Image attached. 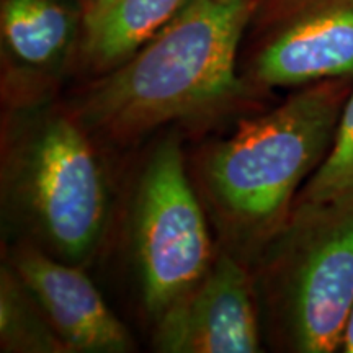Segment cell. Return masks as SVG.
Returning <instances> with one entry per match:
<instances>
[{
	"instance_id": "6da1fadb",
	"label": "cell",
	"mask_w": 353,
	"mask_h": 353,
	"mask_svg": "<svg viewBox=\"0 0 353 353\" xmlns=\"http://www.w3.org/2000/svg\"><path fill=\"white\" fill-rule=\"evenodd\" d=\"M259 0H192L68 108L97 144L130 148L172 123L203 120L250 94L239 70Z\"/></svg>"
},
{
	"instance_id": "7a4b0ae2",
	"label": "cell",
	"mask_w": 353,
	"mask_h": 353,
	"mask_svg": "<svg viewBox=\"0 0 353 353\" xmlns=\"http://www.w3.org/2000/svg\"><path fill=\"white\" fill-rule=\"evenodd\" d=\"M353 76L294 88L278 107L239 121L206 149L198 183L226 250L252 262L290 218L324 161Z\"/></svg>"
},
{
	"instance_id": "3957f363",
	"label": "cell",
	"mask_w": 353,
	"mask_h": 353,
	"mask_svg": "<svg viewBox=\"0 0 353 353\" xmlns=\"http://www.w3.org/2000/svg\"><path fill=\"white\" fill-rule=\"evenodd\" d=\"M0 188L19 241L81 267L94 257L110 216L107 174L68 105L3 112Z\"/></svg>"
},
{
	"instance_id": "277c9868",
	"label": "cell",
	"mask_w": 353,
	"mask_h": 353,
	"mask_svg": "<svg viewBox=\"0 0 353 353\" xmlns=\"http://www.w3.org/2000/svg\"><path fill=\"white\" fill-rule=\"evenodd\" d=\"M252 263L272 342L285 352H339L353 306V193L294 203Z\"/></svg>"
},
{
	"instance_id": "5b68a950",
	"label": "cell",
	"mask_w": 353,
	"mask_h": 353,
	"mask_svg": "<svg viewBox=\"0 0 353 353\" xmlns=\"http://www.w3.org/2000/svg\"><path fill=\"white\" fill-rule=\"evenodd\" d=\"M141 298L157 317L205 275L216 257L201 198L179 141H161L141 170L131 214Z\"/></svg>"
},
{
	"instance_id": "8992f818",
	"label": "cell",
	"mask_w": 353,
	"mask_h": 353,
	"mask_svg": "<svg viewBox=\"0 0 353 353\" xmlns=\"http://www.w3.org/2000/svg\"><path fill=\"white\" fill-rule=\"evenodd\" d=\"M239 70L252 95L353 76V0H259Z\"/></svg>"
},
{
	"instance_id": "52a82bcc",
	"label": "cell",
	"mask_w": 353,
	"mask_h": 353,
	"mask_svg": "<svg viewBox=\"0 0 353 353\" xmlns=\"http://www.w3.org/2000/svg\"><path fill=\"white\" fill-rule=\"evenodd\" d=\"M262 335L252 270L221 249L205 275L154 317L152 345L162 353H254Z\"/></svg>"
},
{
	"instance_id": "ba28073f",
	"label": "cell",
	"mask_w": 353,
	"mask_h": 353,
	"mask_svg": "<svg viewBox=\"0 0 353 353\" xmlns=\"http://www.w3.org/2000/svg\"><path fill=\"white\" fill-rule=\"evenodd\" d=\"M82 13L79 0H0L3 112L54 101L76 65Z\"/></svg>"
},
{
	"instance_id": "9c48e42d",
	"label": "cell",
	"mask_w": 353,
	"mask_h": 353,
	"mask_svg": "<svg viewBox=\"0 0 353 353\" xmlns=\"http://www.w3.org/2000/svg\"><path fill=\"white\" fill-rule=\"evenodd\" d=\"M7 263L23 281L69 353H130V330L113 314L81 265L52 257L39 247L17 241Z\"/></svg>"
},
{
	"instance_id": "30bf717a",
	"label": "cell",
	"mask_w": 353,
	"mask_h": 353,
	"mask_svg": "<svg viewBox=\"0 0 353 353\" xmlns=\"http://www.w3.org/2000/svg\"><path fill=\"white\" fill-rule=\"evenodd\" d=\"M192 0H90L83 3L74 70L99 77L125 63Z\"/></svg>"
},
{
	"instance_id": "8fae6325",
	"label": "cell",
	"mask_w": 353,
	"mask_h": 353,
	"mask_svg": "<svg viewBox=\"0 0 353 353\" xmlns=\"http://www.w3.org/2000/svg\"><path fill=\"white\" fill-rule=\"evenodd\" d=\"M0 352L69 353L8 263L0 270Z\"/></svg>"
},
{
	"instance_id": "7c38bea8",
	"label": "cell",
	"mask_w": 353,
	"mask_h": 353,
	"mask_svg": "<svg viewBox=\"0 0 353 353\" xmlns=\"http://www.w3.org/2000/svg\"><path fill=\"white\" fill-rule=\"evenodd\" d=\"M353 193V87L339 118L332 144L296 198L324 201Z\"/></svg>"
},
{
	"instance_id": "4fadbf2b",
	"label": "cell",
	"mask_w": 353,
	"mask_h": 353,
	"mask_svg": "<svg viewBox=\"0 0 353 353\" xmlns=\"http://www.w3.org/2000/svg\"><path fill=\"white\" fill-rule=\"evenodd\" d=\"M339 352L353 353V306L350 309V314H348L345 329H343L342 342H341V348H339Z\"/></svg>"
},
{
	"instance_id": "5bb4252c",
	"label": "cell",
	"mask_w": 353,
	"mask_h": 353,
	"mask_svg": "<svg viewBox=\"0 0 353 353\" xmlns=\"http://www.w3.org/2000/svg\"><path fill=\"white\" fill-rule=\"evenodd\" d=\"M79 2H81V3H82V6H83V3H87V2H90V0H79Z\"/></svg>"
}]
</instances>
